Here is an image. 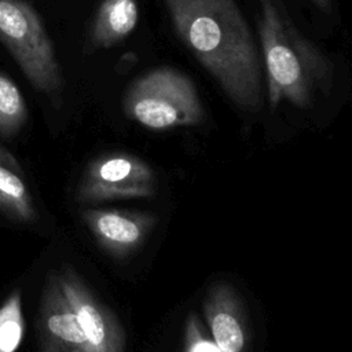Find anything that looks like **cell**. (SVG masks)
I'll return each instance as SVG.
<instances>
[{"instance_id":"9a60e30c","label":"cell","mask_w":352,"mask_h":352,"mask_svg":"<svg viewBox=\"0 0 352 352\" xmlns=\"http://www.w3.org/2000/svg\"><path fill=\"white\" fill-rule=\"evenodd\" d=\"M0 164L12 169V170H15V172H18V173H21V165L16 161V158L1 146H0Z\"/></svg>"},{"instance_id":"5bb4252c","label":"cell","mask_w":352,"mask_h":352,"mask_svg":"<svg viewBox=\"0 0 352 352\" xmlns=\"http://www.w3.org/2000/svg\"><path fill=\"white\" fill-rule=\"evenodd\" d=\"M186 352H220L214 342L206 341L201 337L197 323L190 322L188 326V348Z\"/></svg>"},{"instance_id":"6da1fadb","label":"cell","mask_w":352,"mask_h":352,"mask_svg":"<svg viewBox=\"0 0 352 352\" xmlns=\"http://www.w3.org/2000/svg\"><path fill=\"white\" fill-rule=\"evenodd\" d=\"M173 28L194 58L242 109L261 102L258 52L235 0H164Z\"/></svg>"},{"instance_id":"8992f818","label":"cell","mask_w":352,"mask_h":352,"mask_svg":"<svg viewBox=\"0 0 352 352\" xmlns=\"http://www.w3.org/2000/svg\"><path fill=\"white\" fill-rule=\"evenodd\" d=\"M55 274L77 315L89 352H124L125 336L116 315L92 294L73 268L62 267Z\"/></svg>"},{"instance_id":"9c48e42d","label":"cell","mask_w":352,"mask_h":352,"mask_svg":"<svg viewBox=\"0 0 352 352\" xmlns=\"http://www.w3.org/2000/svg\"><path fill=\"white\" fill-rule=\"evenodd\" d=\"M204 309L213 342L220 352H242L246 333L242 307L235 290L227 283H217L208 293Z\"/></svg>"},{"instance_id":"ba28073f","label":"cell","mask_w":352,"mask_h":352,"mask_svg":"<svg viewBox=\"0 0 352 352\" xmlns=\"http://www.w3.org/2000/svg\"><path fill=\"white\" fill-rule=\"evenodd\" d=\"M82 217L98 243L117 257L140 248L155 224V217L150 213L114 209H89Z\"/></svg>"},{"instance_id":"4fadbf2b","label":"cell","mask_w":352,"mask_h":352,"mask_svg":"<svg viewBox=\"0 0 352 352\" xmlns=\"http://www.w3.org/2000/svg\"><path fill=\"white\" fill-rule=\"evenodd\" d=\"M25 334L22 294L14 290L0 305V352H16Z\"/></svg>"},{"instance_id":"2e32d148","label":"cell","mask_w":352,"mask_h":352,"mask_svg":"<svg viewBox=\"0 0 352 352\" xmlns=\"http://www.w3.org/2000/svg\"><path fill=\"white\" fill-rule=\"evenodd\" d=\"M322 11L324 12H330L331 10V1L330 0H312Z\"/></svg>"},{"instance_id":"7a4b0ae2","label":"cell","mask_w":352,"mask_h":352,"mask_svg":"<svg viewBox=\"0 0 352 352\" xmlns=\"http://www.w3.org/2000/svg\"><path fill=\"white\" fill-rule=\"evenodd\" d=\"M258 36L265 60L268 102L305 107L329 77L320 52L293 26L276 0H260Z\"/></svg>"},{"instance_id":"5b68a950","label":"cell","mask_w":352,"mask_h":352,"mask_svg":"<svg viewBox=\"0 0 352 352\" xmlns=\"http://www.w3.org/2000/svg\"><path fill=\"white\" fill-rule=\"evenodd\" d=\"M155 192V175L142 158L111 153L92 161L78 187L81 202L144 198Z\"/></svg>"},{"instance_id":"7c38bea8","label":"cell","mask_w":352,"mask_h":352,"mask_svg":"<svg viewBox=\"0 0 352 352\" xmlns=\"http://www.w3.org/2000/svg\"><path fill=\"white\" fill-rule=\"evenodd\" d=\"M28 120V106L18 85L0 72V136H15Z\"/></svg>"},{"instance_id":"52a82bcc","label":"cell","mask_w":352,"mask_h":352,"mask_svg":"<svg viewBox=\"0 0 352 352\" xmlns=\"http://www.w3.org/2000/svg\"><path fill=\"white\" fill-rule=\"evenodd\" d=\"M37 337L40 352H89L77 315L62 292L55 272L47 276L43 287Z\"/></svg>"},{"instance_id":"8fae6325","label":"cell","mask_w":352,"mask_h":352,"mask_svg":"<svg viewBox=\"0 0 352 352\" xmlns=\"http://www.w3.org/2000/svg\"><path fill=\"white\" fill-rule=\"evenodd\" d=\"M0 210L14 221L30 223L37 217V212L19 173L0 164Z\"/></svg>"},{"instance_id":"3957f363","label":"cell","mask_w":352,"mask_h":352,"mask_svg":"<svg viewBox=\"0 0 352 352\" xmlns=\"http://www.w3.org/2000/svg\"><path fill=\"white\" fill-rule=\"evenodd\" d=\"M124 110L129 118L154 131L197 125L204 118L195 85L172 67H158L135 80L125 94Z\"/></svg>"},{"instance_id":"30bf717a","label":"cell","mask_w":352,"mask_h":352,"mask_svg":"<svg viewBox=\"0 0 352 352\" xmlns=\"http://www.w3.org/2000/svg\"><path fill=\"white\" fill-rule=\"evenodd\" d=\"M136 22V0H102L92 23L91 40L99 48L113 47L135 29Z\"/></svg>"},{"instance_id":"277c9868","label":"cell","mask_w":352,"mask_h":352,"mask_svg":"<svg viewBox=\"0 0 352 352\" xmlns=\"http://www.w3.org/2000/svg\"><path fill=\"white\" fill-rule=\"evenodd\" d=\"M0 41L34 89L55 96L63 81L52 41L28 0H0Z\"/></svg>"}]
</instances>
